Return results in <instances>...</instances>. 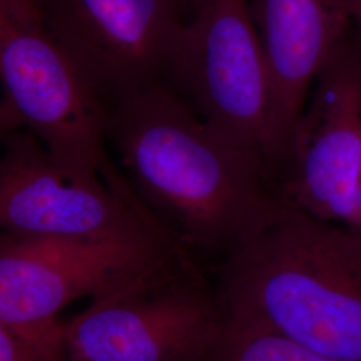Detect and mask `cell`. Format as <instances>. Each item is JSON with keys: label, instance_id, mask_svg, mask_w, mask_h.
<instances>
[{"label": "cell", "instance_id": "obj_1", "mask_svg": "<svg viewBox=\"0 0 361 361\" xmlns=\"http://www.w3.org/2000/svg\"><path fill=\"white\" fill-rule=\"evenodd\" d=\"M107 142L134 192L192 253L226 258L288 207L271 158L214 134L166 82L109 110Z\"/></svg>", "mask_w": 361, "mask_h": 361}, {"label": "cell", "instance_id": "obj_5", "mask_svg": "<svg viewBox=\"0 0 361 361\" xmlns=\"http://www.w3.org/2000/svg\"><path fill=\"white\" fill-rule=\"evenodd\" d=\"M166 78L214 134L271 159V77L250 0H201Z\"/></svg>", "mask_w": 361, "mask_h": 361}, {"label": "cell", "instance_id": "obj_16", "mask_svg": "<svg viewBox=\"0 0 361 361\" xmlns=\"http://www.w3.org/2000/svg\"><path fill=\"white\" fill-rule=\"evenodd\" d=\"M177 1L185 13V16L189 15V18H190V15L194 13V10L197 8V6L201 0H177Z\"/></svg>", "mask_w": 361, "mask_h": 361}, {"label": "cell", "instance_id": "obj_6", "mask_svg": "<svg viewBox=\"0 0 361 361\" xmlns=\"http://www.w3.org/2000/svg\"><path fill=\"white\" fill-rule=\"evenodd\" d=\"M1 135L34 134L66 168L109 177V111L42 19L0 16Z\"/></svg>", "mask_w": 361, "mask_h": 361}, {"label": "cell", "instance_id": "obj_4", "mask_svg": "<svg viewBox=\"0 0 361 361\" xmlns=\"http://www.w3.org/2000/svg\"><path fill=\"white\" fill-rule=\"evenodd\" d=\"M224 312L193 256L91 300L66 322L70 361H207Z\"/></svg>", "mask_w": 361, "mask_h": 361}, {"label": "cell", "instance_id": "obj_15", "mask_svg": "<svg viewBox=\"0 0 361 361\" xmlns=\"http://www.w3.org/2000/svg\"><path fill=\"white\" fill-rule=\"evenodd\" d=\"M349 228L361 233V186L359 189V194H357V200H356V207H355L352 224H350Z\"/></svg>", "mask_w": 361, "mask_h": 361}, {"label": "cell", "instance_id": "obj_7", "mask_svg": "<svg viewBox=\"0 0 361 361\" xmlns=\"http://www.w3.org/2000/svg\"><path fill=\"white\" fill-rule=\"evenodd\" d=\"M46 30L104 107L165 82L188 20L177 0H38Z\"/></svg>", "mask_w": 361, "mask_h": 361}, {"label": "cell", "instance_id": "obj_3", "mask_svg": "<svg viewBox=\"0 0 361 361\" xmlns=\"http://www.w3.org/2000/svg\"><path fill=\"white\" fill-rule=\"evenodd\" d=\"M193 256L152 212L98 237L0 235V323L58 317L83 297L109 295Z\"/></svg>", "mask_w": 361, "mask_h": 361}, {"label": "cell", "instance_id": "obj_12", "mask_svg": "<svg viewBox=\"0 0 361 361\" xmlns=\"http://www.w3.org/2000/svg\"><path fill=\"white\" fill-rule=\"evenodd\" d=\"M0 361H70L66 323L58 317L0 323Z\"/></svg>", "mask_w": 361, "mask_h": 361}, {"label": "cell", "instance_id": "obj_2", "mask_svg": "<svg viewBox=\"0 0 361 361\" xmlns=\"http://www.w3.org/2000/svg\"><path fill=\"white\" fill-rule=\"evenodd\" d=\"M224 314L361 361V233L293 207L225 258Z\"/></svg>", "mask_w": 361, "mask_h": 361}, {"label": "cell", "instance_id": "obj_10", "mask_svg": "<svg viewBox=\"0 0 361 361\" xmlns=\"http://www.w3.org/2000/svg\"><path fill=\"white\" fill-rule=\"evenodd\" d=\"M271 85V157L279 166L324 65L348 38L341 0H250Z\"/></svg>", "mask_w": 361, "mask_h": 361}, {"label": "cell", "instance_id": "obj_13", "mask_svg": "<svg viewBox=\"0 0 361 361\" xmlns=\"http://www.w3.org/2000/svg\"><path fill=\"white\" fill-rule=\"evenodd\" d=\"M0 16L23 20L42 19L38 0H0Z\"/></svg>", "mask_w": 361, "mask_h": 361}, {"label": "cell", "instance_id": "obj_8", "mask_svg": "<svg viewBox=\"0 0 361 361\" xmlns=\"http://www.w3.org/2000/svg\"><path fill=\"white\" fill-rule=\"evenodd\" d=\"M279 166L286 207L349 228L361 186V44L349 34L313 83Z\"/></svg>", "mask_w": 361, "mask_h": 361}, {"label": "cell", "instance_id": "obj_14", "mask_svg": "<svg viewBox=\"0 0 361 361\" xmlns=\"http://www.w3.org/2000/svg\"><path fill=\"white\" fill-rule=\"evenodd\" d=\"M344 10L355 26V37L361 44V0H341Z\"/></svg>", "mask_w": 361, "mask_h": 361}, {"label": "cell", "instance_id": "obj_11", "mask_svg": "<svg viewBox=\"0 0 361 361\" xmlns=\"http://www.w3.org/2000/svg\"><path fill=\"white\" fill-rule=\"evenodd\" d=\"M207 361H336L265 326L224 314Z\"/></svg>", "mask_w": 361, "mask_h": 361}, {"label": "cell", "instance_id": "obj_9", "mask_svg": "<svg viewBox=\"0 0 361 361\" xmlns=\"http://www.w3.org/2000/svg\"><path fill=\"white\" fill-rule=\"evenodd\" d=\"M1 232L26 237H98L150 210L116 171L90 176L61 165L26 130L3 134Z\"/></svg>", "mask_w": 361, "mask_h": 361}]
</instances>
